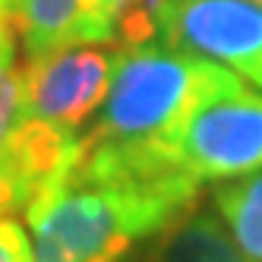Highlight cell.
<instances>
[{"mask_svg": "<svg viewBox=\"0 0 262 262\" xmlns=\"http://www.w3.org/2000/svg\"><path fill=\"white\" fill-rule=\"evenodd\" d=\"M240 89L247 85L237 73L199 54L161 41L120 48L114 82L82 129L70 174L89 180L190 183L174 167V142L183 123L205 101Z\"/></svg>", "mask_w": 262, "mask_h": 262, "instance_id": "6da1fadb", "label": "cell"}, {"mask_svg": "<svg viewBox=\"0 0 262 262\" xmlns=\"http://www.w3.org/2000/svg\"><path fill=\"white\" fill-rule=\"evenodd\" d=\"M196 196L190 183L89 180L67 171L26 209L32 262H136Z\"/></svg>", "mask_w": 262, "mask_h": 262, "instance_id": "7a4b0ae2", "label": "cell"}, {"mask_svg": "<svg viewBox=\"0 0 262 262\" xmlns=\"http://www.w3.org/2000/svg\"><path fill=\"white\" fill-rule=\"evenodd\" d=\"M120 45H67L23 67L19 120L82 133L114 82Z\"/></svg>", "mask_w": 262, "mask_h": 262, "instance_id": "3957f363", "label": "cell"}, {"mask_svg": "<svg viewBox=\"0 0 262 262\" xmlns=\"http://www.w3.org/2000/svg\"><path fill=\"white\" fill-rule=\"evenodd\" d=\"M174 167L196 186L262 171V95L250 89L205 101L174 142Z\"/></svg>", "mask_w": 262, "mask_h": 262, "instance_id": "277c9868", "label": "cell"}, {"mask_svg": "<svg viewBox=\"0 0 262 262\" xmlns=\"http://www.w3.org/2000/svg\"><path fill=\"white\" fill-rule=\"evenodd\" d=\"M158 41L209 57L262 89V7L253 0H177Z\"/></svg>", "mask_w": 262, "mask_h": 262, "instance_id": "5b68a950", "label": "cell"}, {"mask_svg": "<svg viewBox=\"0 0 262 262\" xmlns=\"http://www.w3.org/2000/svg\"><path fill=\"white\" fill-rule=\"evenodd\" d=\"M16 32L26 45V57L67 45H111L98 26L95 0H19Z\"/></svg>", "mask_w": 262, "mask_h": 262, "instance_id": "8992f818", "label": "cell"}, {"mask_svg": "<svg viewBox=\"0 0 262 262\" xmlns=\"http://www.w3.org/2000/svg\"><path fill=\"white\" fill-rule=\"evenodd\" d=\"M148 262H259L231 237L215 209H186L148 250Z\"/></svg>", "mask_w": 262, "mask_h": 262, "instance_id": "52a82bcc", "label": "cell"}, {"mask_svg": "<svg viewBox=\"0 0 262 262\" xmlns=\"http://www.w3.org/2000/svg\"><path fill=\"white\" fill-rule=\"evenodd\" d=\"M212 209L231 231V237L262 262V171L218 183L212 193Z\"/></svg>", "mask_w": 262, "mask_h": 262, "instance_id": "ba28073f", "label": "cell"}, {"mask_svg": "<svg viewBox=\"0 0 262 262\" xmlns=\"http://www.w3.org/2000/svg\"><path fill=\"white\" fill-rule=\"evenodd\" d=\"M177 0H133L123 16L117 19V45L120 48H139L158 41L161 19Z\"/></svg>", "mask_w": 262, "mask_h": 262, "instance_id": "9c48e42d", "label": "cell"}, {"mask_svg": "<svg viewBox=\"0 0 262 262\" xmlns=\"http://www.w3.org/2000/svg\"><path fill=\"white\" fill-rule=\"evenodd\" d=\"M23 107V70L13 60H0V148L19 123Z\"/></svg>", "mask_w": 262, "mask_h": 262, "instance_id": "30bf717a", "label": "cell"}, {"mask_svg": "<svg viewBox=\"0 0 262 262\" xmlns=\"http://www.w3.org/2000/svg\"><path fill=\"white\" fill-rule=\"evenodd\" d=\"M0 262H32V237L13 212H0Z\"/></svg>", "mask_w": 262, "mask_h": 262, "instance_id": "8fae6325", "label": "cell"}, {"mask_svg": "<svg viewBox=\"0 0 262 262\" xmlns=\"http://www.w3.org/2000/svg\"><path fill=\"white\" fill-rule=\"evenodd\" d=\"M16 13L19 0H0V60L16 57Z\"/></svg>", "mask_w": 262, "mask_h": 262, "instance_id": "7c38bea8", "label": "cell"}, {"mask_svg": "<svg viewBox=\"0 0 262 262\" xmlns=\"http://www.w3.org/2000/svg\"><path fill=\"white\" fill-rule=\"evenodd\" d=\"M133 0H95V13H98V26L104 32V38L114 45L117 41V19Z\"/></svg>", "mask_w": 262, "mask_h": 262, "instance_id": "4fadbf2b", "label": "cell"}, {"mask_svg": "<svg viewBox=\"0 0 262 262\" xmlns=\"http://www.w3.org/2000/svg\"><path fill=\"white\" fill-rule=\"evenodd\" d=\"M253 4H259V7H262V0H253Z\"/></svg>", "mask_w": 262, "mask_h": 262, "instance_id": "5bb4252c", "label": "cell"}]
</instances>
